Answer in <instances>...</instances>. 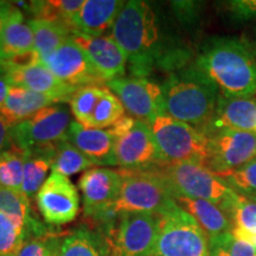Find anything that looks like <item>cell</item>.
I'll return each instance as SVG.
<instances>
[{
    "instance_id": "6da1fadb",
    "label": "cell",
    "mask_w": 256,
    "mask_h": 256,
    "mask_svg": "<svg viewBox=\"0 0 256 256\" xmlns=\"http://www.w3.org/2000/svg\"><path fill=\"white\" fill-rule=\"evenodd\" d=\"M110 34L126 54L136 78H146L154 68L174 72L184 68L190 57L165 34L152 6L142 0L124 2Z\"/></svg>"
},
{
    "instance_id": "7a4b0ae2",
    "label": "cell",
    "mask_w": 256,
    "mask_h": 256,
    "mask_svg": "<svg viewBox=\"0 0 256 256\" xmlns=\"http://www.w3.org/2000/svg\"><path fill=\"white\" fill-rule=\"evenodd\" d=\"M194 64L215 83L223 96L256 95V57L246 37L209 38L202 46Z\"/></svg>"
},
{
    "instance_id": "3957f363",
    "label": "cell",
    "mask_w": 256,
    "mask_h": 256,
    "mask_svg": "<svg viewBox=\"0 0 256 256\" xmlns=\"http://www.w3.org/2000/svg\"><path fill=\"white\" fill-rule=\"evenodd\" d=\"M165 114L203 130L215 114L220 90L196 64L170 74L162 84Z\"/></svg>"
},
{
    "instance_id": "277c9868",
    "label": "cell",
    "mask_w": 256,
    "mask_h": 256,
    "mask_svg": "<svg viewBox=\"0 0 256 256\" xmlns=\"http://www.w3.org/2000/svg\"><path fill=\"white\" fill-rule=\"evenodd\" d=\"M174 197L204 200L215 203L226 215L232 206L238 192L226 180L197 162H174L156 168Z\"/></svg>"
},
{
    "instance_id": "5b68a950",
    "label": "cell",
    "mask_w": 256,
    "mask_h": 256,
    "mask_svg": "<svg viewBox=\"0 0 256 256\" xmlns=\"http://www.w3.org/2000/svg\"><path fill=\"white\" fill-rule=\"evenodd\" d=\"M122 184L110 210V220L121 214L160 215L176 203L166 182L156 168L120 170Z\"/></svg>"
},
{
    "instance_id": "8992f818",
    "label": "cell",
    "mask_w": 256,
    "mask_h": 256,
    "mask_svg": "<svg viewBox=\"0 0 256 256\" xmlns=\"http://www.w3.org/2000/svg\"><path fill=\"white\" fill-rule=\"evenodd\" d=\"M148 124L165 164L190 162L206 165L209 142L198 128L176 120L168 114L158 115Z\"/></svg>"
},
{
    "instance_id": "52a82bcc",
    "label": "cell",
    "mask_w": 256,
    "mask_h": 256,
    "mask_svg": "<svg viewBox=\"0 0 256 256\" xmlns=\"http://www.w3.org/2000/svg\"><path fill=\"white\" fill-rule=\"evenodd\" d=\"M159 216V232L153 256H209L208 235L177 203Z\"/></svg>"
},
{
    "instance_id": "ba28073f",
    "label": "cell",
    "mask_w": 256,
    "mask_h": 256,
    "mask_svg": "<svg viewBox=\"0 0 256 256\" xmlns=\"http://www.w3.org/2000/svg\"><path fill=\"white\" fill-rule=\"evenodd\" d=\"M72 122L70 113L66 107L50 106L23 122L12 126V144L24 151L55 147L66 139Z\"/></svg>"
},
{
    "instance_id": "9c48e42d",
    "label": "cell",
    "mask_w": 256,
    "mask_h": 256,
    "mask_svg": "<svg viewBox=\"0 0 256 256\" xmlns=\"http://www.w3.org/2000/svg\"><path fill=\"white\" fill-rule=\"evenodd\" d=\"M158 232V215L121 214L107 238L110 256H153Z\"/></svg>"
},
{
    "instance_id": "30bf717a",
    "label": "cell",
    "mask_w": 256,
    "mask_h": 256,
    "mask_svg": "<svg viewBox=\"0 0 256 256\" xmlns=\"http://www.w3.org/2000/svg\"><path fill=\"white\" fill-rule=\"evenodd\" d=\"M206 136L209 142L206 168L220 177H226L256 158V133L220 130Z\"/></svg>"
},
{
    "instance_id": "8fae6325",
    "label": "cell",
    "mask_w": 256,
    "mask_h": 256,
    "mask_svg": "<svg viewBox=\"0 0 256 256\" xmlns=\"http://www.w3.org/2000/svg\"><path fill=\"white\" fill-rule=\"evenodd\" d=\"M106 87L134 119L151 124L158 115L165 114L162 86L146 78H120L110 81Z\"/></svg>"
},
{
    "instance_id": "7c38bea8",
    "label": "cell",
    "mask_w": 256,
    "mask_h": 256,
    "mask_svg": "<svg viewBox=\"0 0 256 256\" xmlns=\"http://www.w3.org/2000/svg\"><path fill=\"white\" fill-rule=\"evenodd\" d=\"M42 63L46 64L57 78L76 89L89 86L106 87L107 84L84 50L72 38L44 57Z\"/></svg>"
},
{
    "instance_id": "4fadbf2b",
    "label": "cell",
    "mask_w": 256,
    "mask_h": 256,
    "mask_svg": "<svg viewBox=\"0 0 256 256\" xmlns=\"http://www.w3.org/2000/svg\"><path fill=\"white\" fill-rule=\"evenodd\" d=\"M37 206L44 220L50 226L72 223L80 212L78 188L66 176L51 171L38 191Z\"/></svg>"
},
{
    "instance_id": "5bb4252c",
    "label": "cell",
    "mask_w": 256,
    "mask_h": 256,
    "mask_svg": "<svg viewBox=\"0 0 256 256\" xmlns=\"http://www.w3.org/2000/svg\"><path fill=\"white\" fill-rule=\"evenodd\" d=\"M121 184L120 171L108 168H92L86 171L78 180L84 215L110 220V210L119 197Z\"/></svg>"
},
{
    "instance_id": "9a60e30c",
    "label": "cell",
    "mask_w": 256,
    "mask_h": 256,
    "mask_svg": "<svg viewBox=\"0 0 256 256\" xmlns=\"http://www.w3.org/2000/svg\"><path fill=\"white\" fill-rule=\"evenodd\" d=\"M115 160L124 170H152L165 165L151 127L140 120H136L133 127L116 139Z\"/></svg>"
},
{
    "instance_id": "2e32d148",
    "label": "cell",
    "mask_w": 256,
    "mask_h": 256,
    "mask_svg": "<svg viewBox=\"0 0 256 256\" xmlns=\"http://www.w3.org/2000/svg\"><path fill=\"white\" fill-rule=\"evenodd\" d=\"M72 40L84 50L106 82L124 78L128 63L127 56L112 34L88 36L72 32Z\"/></svg>"
},
{
    "instance_id": "e0dca14e",
    "label": "cell",
    "mask_w": 256,
    "mask_h": 256,
    "mask_svg": "<svg viewBox=\"0 0 256 256\" xmlns=\"http://www.w3.org/2000/svg\"><path fill=\"white\" fill-rule=\"evenodd\" d=\"M220 130L256 133V98L220 94L215 114L202 132L208 134Z\"/></svg>"
},
{
    "instance_id": "ac0fdd59",
    "label": "cell",
    "mask_w": 256,
    "mask_h": 256,
    "mask_svg": "<svg viewBox=\"0 0 256 256\" xmlns=\"http://www.w3.org/2000/svg\"><path fill=\"white\" fill-rule=\"evenodd\" d=\"M66 139L88 156L95 166H114L116 139L110 130L83 127L76 121L70 124Z\"/></svg>"
},
{
    "instance_id": "d6986e66",
    "label": "cell",
    "mask_w": 256,
    "mask_h": 256,
    "mask_svg": "<svg viewBox=\"0 0 256 256\" xmlns=\"http://www.w3.org/2000/svg\"><path fill=\"white\" fill-rule=\"evenodd\" d=\"M8 78L12 86L51 96L58 102L70 101L74 92L78 90L57 78L42 62L23 69L11 70L8 74Z\"/></svg>"
},
{
    "instance_id": "ffe728a7",
    "label": "cell",
    "mask_w": 256,
    "mask_h": 256,
    "mask_svg": "<svg viewBox=\"0 0 256 256\" xmlns=\"http://www.w3.org/2000/svg\"><path fill=\"white\" fill-rule=\"evenodd\" d=\"M124 5V2L119 0H84L70 28L88 36H108Z\"/></svg>"
},
{
    "instance_id": "44dd1931",
    "label": "cell",
    "mask_w": 256,
    "mask_h": 256,
    "mask_svg": "<svg viewBox=\"0 0 256 256\" xmlns=\"http://www.w3.org/2000/svg\"><path fill=\"white\" fill-rule=\"evenodd\" d=\"M56 104L60 102L51 96L12 86L5 104L0 108V114L11 126H14L31 118L43 108Z\"/></svg>"
},
{
    "instance_id": "7402d4cb",
    "label": "cell",
    "mask_w": 256,
    "mask_h": 256,
    "mask_svg": "<svg viewBox=\"0 0 256 256\" xmlns=\"http://www.w3.org/2000/svg\"><path fill=\"white\" fill-rule=\"evenodd\" d=\"M176 203L197 220L209 238L232 232V223L226 212L215 203L204 200L174 197Z\"/></svg>"
},
{
    "instance_id": "603a6c76",
    "label": "cell",
    "mask_w": 256,
    "mask_h": 256,
    "mask_svg": "<svg viewBox=\"0 0 256 256\" xmlns=\"http://www.w3.org/2000/svg\"><path fill=\"white\" fill-rule=\"evenodd\" d=\"M34 50V38L28 23H25L20 10L12 5L2 32V55L0 58L23 55Z\"/></svg>"
},
{
    "instance_id": "cb8c5ba5",
    "label": "cell",
    "mask_w": 256,
    "mask_h": 256,
    "mask_svg": "<svg viewBox=\"0 0 256 256\" xmlns=\"http://www.w3.org/2000/svg\"><path fill=\"white\" fill-rule=\"evenodd\" d=\"M54 150L55 147L25 151L22 192L28 200L34 198V194L37 196L38 191L49 177V171L52 170Z\"/></svg>"
},
{
    "instance_id": "d4e9b609",
    "label": "cell",
    "mask_w": 256,
    "mask_h": 256,
    "mask_svg": "<svg viewBox=\"0 0 256 256\" xmlns=\"http://www.w3.org/2000/svg\"><path fill=\"white\" fill-rule=\"evenodd\" d=\"M34 38V50L40 56V60L58 49L72 36L69 25L62 22L46 20V19H31L28 22Z\"/></svg>"
},
{
    "instance_id": "484cf974",
    "label": "cell",
    "mask_w": 256,
    "mask_h": 256,
    "mask_svg": "<svg viewBox=\"0 0 256 256\" xmlns=\"http://www.w3.org/2000/svg\"><path fill=\"white\" fill-rule=\"evenodd\" d=\"M60 256H110V252L107 238L87 228H80L62 240Z\"/></svg>"
},
{
    "instance_id": "4316f807",
    "label": "cell",
    "mask_w": 256,
    "mask_h": 256,
    "mask_svg": "<svg viewBox=\"0 0 256 256\" xmlns=\"http://www.w3.org/2000/svg\"><path fill=\"white\" fill-rule=\"evenodd\" d=\"M0 212L20 220L30 228L36 236L46 235V228L31 216L30 200L22 191L0 190Z\"/></svg>"
},
{
    "instance_id": "83f0119b",
    "label": "cell",
    "mask_w": 256,
    "mask_h": 256,
    "mask_svg": "<svg viewBox=\"0 0 256 256\" xmlns=\"http://www.w3.org/2000/svg\"><path fill=\"white\" fill-rule=\"evenodd\" d=\"M94 166V162L83 154L78 148H76L68 139L63 140L55 146L51 171L69 177L78 172L88 171Z\"/></svg>"
},
{
    "instance_id": "f1b7e54d",
    "label": "cell",
    "mask_w": 256,
    "mask_h": 256,
    "mask_svg": "<svg viewBox=\"0 0 256 256\" xmlns=\"http://www.w3.org/2000/svg\"><path fill=\"white\" fill-rule=\"evenodd\" d=\"M34 236L26 224L0 212V256H17L25 241Z\"/></svg>"
},
{
    "instance_id": "f546056e",
    "label": "cell",
    "mask_w": 256,
    "mask_h": 256,
    "mask_svg": "<svg viewBox=\"0 0 256 256\" xmlns=\"http://www.w3.org/2000/svg\"><path fill=\"white\" fill-rule=\"evenodd\" d=\"M83 4L84 0H50V2H32L30 8L34 12V18L62 22L70 26Z\"/></svg>"
},
{
    "instance_id": "4dcf8cb0",
    "label": "cell",
    "mask_w": 256,
    "mask_h": 256,
    "mask_svg": "<svg viewBox=\"0 0 256 256\" xmlns=\"http://www.w3.org/2000/svg\"><path fill=\"white\" fill-rule=\"evenodd\" d=\"M25 151L12 145L0 154V190L22 191Z\"/></svg>"
},
{
    "instance_id": "1f68e13d",
    "label": "cell",
    "mask_w": 256,
    "mask_h": 256,
    "mask_svg": "<svg viewBox=\"0 0 256 256\" xmlns=\"http://www.w3.org/2000/svg\"><path fill=\"white\" fill-rule=\"evenodd\" d=\"M106 88L107 87L89 86V87L78 88L74 92L70 98V107L76 122L83 127L92 128V114Z\"/></svg>"
},
{
    "instance_id": "d6a6232c",
    "label": "cell",
    "mask_w": 256,
    "mask_h": 256,
    "mask_svg": "<svg viewBox=\"0 0 256 256\" xmlns=\"http://www.w3.org/2000/svg\"><path fill=\"white\" fill-rule=\"evenodd\" d=\"M124 112L126 110H124L119 98L110 89L106 88L101 98L96 104L94 114H92V128L104 130L107 127H112L121 118L126 115Z\"/></svg>"
},
{
    "instance_id": "836d02e7",
    "label": "cell",
    "mask_w": 256,
    "mask_h": 256,
    "mask_svg": "<svg viewBox=\"0 0 256 256\" xmlns=\"http://www.w3.org/2000/svg\"><path fill=\"white\" fill-rule=\"evenodd\" d=\"M226 216L232 220V228L256 232V202L252 198L238 194Z\"/></svg>"
},
{
    "instance_id": "e575fe53",
    "label": "cell",
    "mask_w": 256,
    "mask_h": 256,
    "mask_svg": "<svg viewBox=\"0 0 256 256\" xmlns=\"http://www.w3.org/2000/svg\"><path fill=\"white\" fill-rule=\"evenodd\" d=\"M222 178L238 194L247 197L256 194V158Z\"/></svg>"
},
{
    "instance_id": "d590c367",
    "label": "cell",
    "mask_w": 256,
    "mask_h": 256,
    "mask_svg": "<svg viewBox=\"0 0 256 256\" xmlns=\"http://www.w3.org/2000/svg\"><path fill=\"white\" fill-rule=\"evenodd\" d=\"M222 8L229 23L235 26L256 20V0H230L222 2Z\"/></svg>"
},
{
    "instance_id": "8d00e7d4",
    "label": "cell",
    "mask_w": 256,
    "mask_h": 256,
    "mask_svg": "<svg viewBox=\"0 0 256 256\" xmlns=\"http://www.w3.org/2000/svg\"><path fill=\"white\" fill-rule=\"evenodd\" d=\"M60 242L56 236L46 235L28 238L17 256H48L51 252L58 249Z\"/></svg>"
},
{
    "instance_id": "74e56055",
    "label": "cell",
    "mask_w": 256,
    "mask_h": 256,
    "mask_svg": "<svg viewBox=\"0 0 256 256\" xmlns=\"http://www.w3.org/2000/svg\"><path fill=\"white\" fill-rule=\"evenodd\" d=\"M217 238L222 242L229 256H256V249L252 244H249L248 242L234 238L232 232L223 234Z\"/></svg>"
},
{
    "instance_id": "f35d334b",
    "label": "cell",
    "mask_w": 256,
    "mask_h": 256,
    "mask_svg": "<svg viewBox=\"0 0 256 256\" xmlns=\"http://www.w3.org/2000/svg\"><path fill=\"white\" fill-rule=\"evenodd\" d=\"M174 8L178 18L185 24L194 23L200 17V5L192 2H174Z\"/></svg>"
},
{
    "instance_id": "ab89813d",
    "label": "cell",
    "mask_w": 256,
    "mask_h": 256,
    "mask_svg": "<svg viewBox=\"0 0 256 256\" xmlns=\"http://www.w3.org/2000/svg\"><path fill=\"white\" fill-rule=\"evenodd\" d=\"M12 126L6 121L0 114V154L11 147L12 144V134H11Z\"/></svg>"
},
{
    "instance_id": "60d3db41",
    "label": "cell",
    "mask_w": 256,
    "mask_h": 256,
    "mask_svg": "<svg viewBox=\"0 0 256 256\" xmlns=\"http://www.w3.org/2000/svg\"><path fill=\"white\" fill-rule=\"evenodd\" d=\"M136 120V119H134V118L130 116V115H124V116L121 118L118 122H115L113 126L110 128V130L113 133L115 139H118V138L124 136V134H126L128 130L133 127Z\"/></svg>"
},
{
    "instance_id": "b9f144b4",
    "label": "cell",
    "mask_w": 256,
    "mask_h": 256,
    "mask_svg": "<svg viewBox=\"0 0 256 256\" xmlns=\"http://www.w3.org/2000/svg\"><path fill=\"white\" fill-rule=\"evenodd\" d=\"M232 235L234 236V238L240 240V241L248 242L249 244H252V247L256 249V232H248L242 229L232 228Z\"/></svg>"
},
{
    "instance_id": "7bdbcfd3",
    "label": "cell",
    "mask_w": 256,
    "mask_h": 256,
    "mask_svg": "<svg viewBox=\"0 0 256 256\" xmlns=\"http://www.w3.org/2000/svg\"><path fill=\"white\" fill-rule=\"evenodd\" d=\"M209 256H229L222 242L217 238H209Z\"/></svg>"
},
{
    "instance_id": "ee69618b",
    "label": "cell",
    "mask_w": 256,
    "mask_h": 256,
    "mask_svg": "<svg viewBox=\"0 0 256 256\" xmlns=\"http://www.w3.org/2000/svg\"><path fill=\"white\" fill-rule=\"evenodd\" d=\"M12 5L10 2H0V55H2V32H4V26L6 23V19L8 17L10 10Z\"/></svg>"
},
{
    "instance_id": "f6af8a7d",
    "label": "cell",
    "mask_w": 256,
    "mask_h": 256,
    "mask_svg": "<svg viewBox=\"0 0 256 256\" xmlns=\"http://www.w3.org/2000/svg\"><path fill=\"white\" fill-rule=\"evenodd\" d=\"M11 87L12 84L8 78V76H2L0 78V108L5 104L6 98H8L10 94V90H11Z\"/></svg>"
},
{
    "instance_id": "bcb514c9",
    "label": "cell",
    "mask_w": 256,
    "mask_h": 256,
    "mask_svg": "<svg viewBox=\"0 0 256 256\" xmlns=\"http://www.w3.org/2000/svg\"><path fill=\"white\" fill-rule=\"evenodd\" d=\"M2 76H8V66H6L4 60L0 58V78Z\"/></svg>"
},
{
    "instance_id": "7dc6e473",
    "label": "cell",
    "mask_w": 256,
    "mask_h": 256,
    "mask_svg": "<svg viewBox=\"0 0 256 256\" xmlns=\"http://www.w3.org/2000/svg\"><path fill=\"white\" fill-rule=\"evenodd\" d=\"M247 40L249 42V44H250V48H252V52H254V55H255V57H256V42L250 40H249V38H247Z\"/></svg>"
},
{
    "instance_id": "c3c4849f",
    "label": "cell",
    "mask_w": 256,
    "mask_h": 256,
    "mask_svg": "<svg viewBox=\"0 0 256 256\" xmlns=\"http://www.w3.org/2000/svg\"><path fill=\"white\" fill-rule=\"evenodd\" d=\"M48 256H60V248L58 249H56V250H54V252H51L49 255Z\"/></svg>"
},
{
    "instance_id": "681fc988",
    "label": "cell",
    "mask_w": 256,
    "mask_h": 256,
    "mask_svg": "<svg viewBox=\"0 0 256 256\" xmlns=\"http://www.w3.org/2000/svg\"><path fill=\"white\" fill-rule=\"evenodd\" d=\"M249 40L256 42V26L254 28V30H252V38H249Z\"/></svg>"
},
{
    "instance_id": "f907efd6",
    "label": "cell",
    "mask_w": 256,
    "mask_h": 256,
    "mask_svg": "<svg viewBox=\"0 0 256 256\" xmlns=\"http://www.w3.org/2000/svg\"><path fill=\"white\" fill-rule=\"evenodd\" d=\"M249 198H252V200H254L256 202V194H252V196H249Z\"/></svg>"
}]
</instances>
